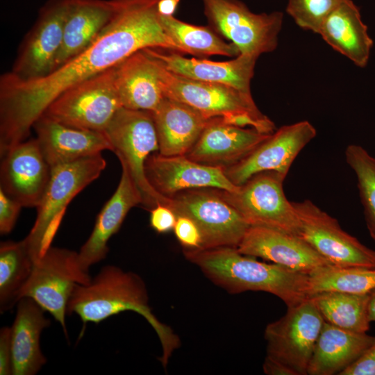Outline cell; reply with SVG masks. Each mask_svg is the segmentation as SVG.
I'll return each mask as SVG.
<instances>
[{
    "label": "cell",
    "instance_id": "d590c367",
    "mask_svg": "<svg viewBox=\"0 0 375 375\" xmlns=\"http://www.w3.org/2000/svg\"><path fill=\"white\" fill-rule=\"evenodd\" d=\"M22 207L18 201L0 189V233H9L15 226Z\"/></svg>",
    "mask_w": 375,
    "mask_h": 375
},
{
    "label": "cell",
    "instance_id": "52a82bcc",
    "mask_svg": "<svg viewBox=\"0 0 375 375\" xmlns=\"http://www.w3.org/2000/svg\"><path fill=\"white\" fill-rule=\"evenodd\" d=\"M121 108L113 67L62 92L42 115L72 127L104 131Z\"/></svg>",
    "mask_w": 375,
    "mask_h": 375
},
{
    "label": "cell",
    "instance_id": "b9f144b4",
    "mask_svg": "<svg viewBox=\"0 0 375 375\" xmlns=\"http://www.w3.org/2000/svg\"><path fill=\"white\" fill-rule=\"evenodd\" d=\"M368 317L370 322H375V289L369 293Z\"/></svg>",
    "mask_w": 375,
    "mask_h": 375
},
{
    "label": "cell",
    "instance_id": "836d02e7",
    "mask_svg": "<svg viewBox=\"0 0 375 375\" xmlns=\"http://www.w3.org/2000/svg\"><path fill=\"white\" fill-rule=\"evenodd\" d=\"M346 0H288L286 12L301 28L318 33L325 19Z\"/></svg>",
    "mask_w": 375,
    "mask_h": 375
},
{
    "label": "cell",
    "instance_id": "6da1fadb",
    "mask_svg": "<svg viewBox=\"0 0 375 375\" xmlns=\"http://www.w3.org/2000/svg\"><path fill=\"white\" fill-rule=\"evenodd\" d=\"M110 22L79 54L47 75L21 79L10 72L0 78V153L25 140L49 104L70 88L117 65L134 53L160 48L181 53L165 32L159 0H114Z\"/></svg>",
    "mask_w": 375,
    "mask_h": 375
},
{
    "label": "cell",
    "instance_id": "2e32d148",
    "mask_svg": "<svg viewBox=\"0 0 375 375\" xmlns=\"http://www.w3.org/2000/svg\"><path fill=\"white\" fill-rule=\"evenodd\" d=\"M1 158L0 189L23 207H37L51 174L37 139L18 143Z\"/></svg>",
    "mask_w": 375,
    "mask_h": 375
},
{
    "label": "cell",
    "instance_id": "8fae6325",
    "mask_svg": "<svg viewBox=\"0 0 375 375\" xmlns=\"http://www.w3.org/2000/svg\"><path fill=\"white\" fill-rule=\"evenodd\" d=\"M169 199L167 206L177 216L190 218L199 227L202 237L201 249L237 248L250 226L216 188L187 190Z\"/></svg>",
    "mask_w": 375,
    "mask_h": 375
},
{
    "label": "cell",
    "instance_id": "44dd1931",
    "mask_svg": "<svg viewBox=\"0 0 375 375\" xmlns=\"http://www.w3.org/2000/svg\"><path fill=\"white\" fill-rule=\"evenodd\" d=\"M33 128L41 151L52 167L83 158L112 151L104 131L77 128L58 122L44 115Z\"/></svg>",
    "mask_w": 375,
    "mask_h": 375
},
{
    "label": "cell",
    "instance_id": "f546056e",
    "mask_svg": "<svg viewBox=\"0 0 375 375\" xmlns=\"http://www.w3.org/2000/svg\"><path fill=\"white\" fill-rule=\"evenodd\" d=\"M325 322L344 330L367 333L369 294L331 291L309 296Z\"/></svg>",
    "mask_w": 375,
    "mask_h": 375
},
{
    "label": "cell",
    "instance_id": "d6a6232c",
    "mask_svg": "<svg viewBox=\"0 0 375 375\" xmlns=\"http://www.w3.org/2000/svg\"><path fill=\"white\" fill-rule=\"evenodd\" d=\"M345 158L355 173L367 229L375 241V157L358 144H350Z\"/></svg>",
    "mask_w": 375,
    "mask_h": 375
},
{
    "label": "cell",
    "instance_id": "ab89813d",
    "mask_svg": "<svg viewBox=\"0 0 375 375\" xmlns=\"http://www.w3.org/2000/svg\"><path fill=\"white\" fill-rule=\"evenodd\" d=\"M262 368L264 373L268 375H294L285 365L267 356L265 357Z\"/></svg>",
    "mask_w": 375,
    "mask_h": 375
},
{
    "label": "cell",
    "instance_id": "e0dca14e",
    "mask_svg": "<svg viewBox=\"0 0 375 375\" xmlns=\"http://www.w3.org/2000/svg\"><path fill=\"white\" fill-rule=\"evenodd\" d=\"M237 249L307 275L331 265L300 236L265 226H250Z\"/></svg>",
    "mask_w": 375,
    "mask_h": 375
},
{
    "label": "cell",
    "instance_id": "8d00e7d4",
    "mask_svg": "<svg viewBox=\"0 0 375 375\" xmlns=\"http://www.w3.org/2000/svg\"><path fill=\"white\" fill-rule=\"evenodd\" d=\"M150 214V225L158 233H166L174 229L177 215L169 206L159 203Z\"/></svg>",
    "mask_w": 375,
    "mask_h": 375
},
{
    "label": "cell",
    "instance_id": "83f0119b",
    "mask_svg": "<svg viewBox=\"0 0 375 375\" xmlns=\"http://www.w3.org/2000/svg\"><path fill=\"white\" fill-rule=\"evenodd\" d=\"M367 333L342 329L324 322L308 368L309 375L340 374L374 342Z\"/></svg>",
    "mask_w": 375,
    "mask_h": 375
},
{
    "label": "cell",
    "instance_id": "ba28073f",
    "mask_svg": "<svg viewBox=\"0 0 375 375\" xmlns=\"http://www.w3.org/2000/svg\"><path fill=\"white\" fill-rule=\"evenodd\" d=\"M91 280L81 268L77 252L50 246L35 262L19 301L33 299L60 324L67 335L65 315L71 295L76 285H88Z\"/></svg>",
    "mask_w": 375,
    "mask_h": 375
},
{
    "label": "cell",
    "instance_id": "484cf974",
    "mask_svg": "<svg viewBox=\"0 0 375 375\" xmlns=\"http://www.w3.org/2000/svg\"><path fill=\"white\" fill-rule=\"evenodd\" d=\"M45 310L33 299L24 297L17 303L15 319L11 328L13 375H33L47 362L42 353V331L50 325Z\"/></svg>",
    "mask_w": 375,
    "mask_h": 375
},
{
    "label": "cell",
    "instance_id": "5b68a950",
    "mask_svg": "<svg viewBox=\"0 0 375 375\" xmlns=\"http://www.w3.org/2000/svg\"><path fill=\"white\" fill-rule=\"evenodd\" d=\"M106 167V162L99 153L51 167L48 184L36 207L35 223L23 240L35 262L51 246L69 203Z\"/></svg>",
    "mask_w": 375,
    "mask_h": 375
},
{
    "label": "cell",
    "instance_id": "9a60e30c",
    "mask_svg": "<svg viewBox=\"0 0 375 375\" xmlns=\"http://www.w3.org/2000/svg\"><path fill=\"white\" fill-rule=\"evenodd\" d=\"M316 135L308 121L283 126L244 158L224 168V174L236 186L262 172L274 171L286 176L296 157Z\"/></svg>",
    "mask_w": 375,
    "mask_h": 375
},
{
    "label": "cell",
    "instance_id": "3957f363",
    "mask_svg": "<svg viewBox=\"0 0 375 375\" xmlns=\"http://www.w3.org/2000/svg\"><path fill=\"white\" fill-rule=\"evenodd\" d=\"M183 253L211 281L229 293L265 292L278 297L288 308L309 297L308 275L259 261L256 257L240 253L237 248L183 249Z\"/></svg>",
    "mask_w": 375,
    "mask_h": 375
},
{
    "label": "cell",
    "instance_id": "e575fe53",
    "mask_svg": "<svg viewBox=\"0 0 375 375\" xmlns=\"http://www.w3.org/2000/svg\"><path fill=\"white\" fill-rule=\"evenodd\" d=\"M174 234L185 250H200L202 248L201 231L190 218L178 215L174 227Z\"/></svg>",
    "mask_w": 375,
    "mask_h": 375
},
{
    "label": "cell",
    "instance_id": "d4e9b609",
    "mask_svg": "<svg viewBox=\"0 0 375 375\" xmlns=\"http://www.w3.org/2000/svg\"><path fill=\"white\" fill-rule=\"evenodd\" d=\"M115 81L124 108L153 112L165 97L156 62L144 49L115 66Z\"/></svg>",
    "mask_w": 375,
    "mask_h": 375
},
{
    "label": "cell",
    "instance_id": "7402d4cb",
    "mask_svg": "<svg viewBox=\"0 0 375 375\" xmlns=\"http://www.w3.org/2000/svg\"><path fill=\"white\" fill-rule=\"evenodd\" d=\"M118 186L97 217L94 228L81 247L78 260L83 271L104 259L108 252L110 238L120 228L127 213L134 206L142 204L141 193L125 167Z\"/></svg>",
    "mask_w": 375,
    "mask_h": 375
},
{
    "label": "cell",
    "instance_id": "ffe728a7",
    "mask_svg": "<svg viewBox=\"0 0 375 375\" xmlns=\"http://www.w3.org/2000/svg\"><path fill=\"white\" fill-rule=\"evenodd\" d=\"M270 134L212 118L185 156L197 162L224 169L244 158Z\"/></svg>",
    "mask_w": 375,
    "mask_h": 375
},
{
    "label": "cell",
    "instance_id": "ac0fdd59",
    "mask_svg": "<svg viewBox=\"0 0 375 375\" xmlns=\"http://www.w3.org/2000/svg\"><path fill=\"white\" fill-rule=\"evenodd\" d=\"M144 170L151 185L167 198L191 189L235 191L238 187L228 179L224 168L197 162L185 155L167 156L153 153L145 162Z\"/></svg>",
    "mask_w": 375,
    "mask_h": 375
},
{
    "label": "cell",
    "instance_id": "cb8c5ba5",
    "mask_svg": "<svg viewBox=\"0 0 375 375\" xmlns=\"http://www.w3.org/2000/svg\"><path fill=\"white\" fill-rule=\"evenodd\" d=\"M115 10L114 0H69L62 45L53 70L85 50L110 22Z\"/></svg>",
    "mask_w": 375,
    "mask_h": 375
},
{
    "label": "cell",
    "instance_id": "4316f807",
    "mask_svg": "<svg viewBox=\"0 0 375 375\" xmlns=\"http://www.w3.org/2000/svg\"><path fill=\"white\" fill-rule=\"evenodd\" d=\"M318 34L358 67H365L367 65L373 40L352 0H346L338 6L325 19Z\"/></svg>",
    "mask_w": 375,
    "mask_h": 375
},
{
    "label": "cell",
    "instance_id": "277c9868",
    "mask_svg": "<svg viewBox=\"0 0 375 375\" xmlns=\"http://www.w3.org/2000/svg\"><path fill=\"white\" fill-rule=\"evenodd\" d=\"M153 58L165 97L185 103L209 119L221 118L226 124L249 126L262 133L276 130L274 123L258 108L251 93L178 75Z\"/></svg>",
    "mask_w": 375,
    "mask_h": 375
},
{
    "label": "cell",
    "instance_id": "74e56055",
    "mask_svg": "<svg viewBox=\"0 0 375 375\" xmlns=\"http://www.w3.org/2000/svg\"><path fill=\"white\" fill-rule=\"evenodd\" d=\"M339 375H375V338L359 358Z\"/></svg>",
    "mask_w": 375,
    "mask_h": 375
},
{
    "label": "cell",
    "instance_id": "30bf717a",
    "mask_svg": "<svg viewBox=\"0 0 375 375\" xmlns=\"http://www.w3.org/2000/svg\"><path fill=\"white\" fill-rule=\"evenodd\" d=\"M285 177L274 171L262 172L235 191L216 190L249 226H265L299 235V218L283 190Z\"/></svg>",
    "mask_w": 375,
    "mask_h": 375
},
{
    "label": "cell",
    "instance_id": "1f68e13d",
    "mask_svg": "<svg viewBox=\"0 0 375 375\" xmlns=\"http://www.w3.org/2000/svg\"><path fill=\"white\" fill-rule=\"evenodd\" d=\"M375 289V268L326 265L308 275V295L338 291L369 294Z\"/></svg>",
    "mask_w": 375,
    "mask_h": 375
},
{
    "label": "cell",
    "instance_id": "60d3db41",
    "mask_svg": "<svg viewBox=\"0 0 375 375\" xmlns=\"http://www.w3.org/2000/svg\"><path fill=\"white\" fill-rule=\"evenodd\" d=\"M180 0H159L157 4L158 15L163 16L174 15Z\"/></svg>",
    "mask_w": 375,
    "mask_h": 375
},
{
    "label": "cell",
    "instance_id": "d6986e66",
    "mask_svg": "<svg viewBox=\"0 0 375 375\" xmlns=\"http://www.w3.org/2000/svg\"><path fill=\"white\" fill-rule=\"evenodd\" d=\"M144 50L174 74L197 81L226 85L251 93L250 84L257 57L239 54L234 59L217 62L189 58L180 53L160 48Z\"/></svg>",
    "mask_w": 375,
    "mask_h": 375
},
{
    "label": "cell",
    "instance_id": "8992f818",
    "mask_svg": "<svg viewBox=\"0 0 375 375\" xmlns=\"http://www.w3.org/2000/svg\"><path fill=\"white\" fill-rule=\"evenodd\" d=\"M118 157L139 189L142 206L151 210L161 203L167 206L169 198L158 193L147 179L144 165L149 156L158 152L159 147L152 112L121 108L104 131Z\"/></svg>",
    "mask_w": 375,
    "mask_h": 375
},
{
    "label": "cell",
    "instance_id": "603a6c76",
    "mask_svg": "<svg viewBox=\"0 0 375 375\" xmlns=\"http://www.w3.org/2000/svg\"><path fill=\"white\" fill-rule=\"evenodd\" d=\"M151 112L158 153L167 156L186 155L211 119L192 107L166 97Z\"/></svg>",
    "mask_w": 375,
    "mask_h": 375
},
{
    "label": "cell",
    "instance_id": "7a4b0ae2",
    "mask_svg": "<svg viewBox=\"0 0 375 375\" xmlns=\"http://www.w3.org/2000/svg\"><path fill=\"white\" fill-rule=\"evenodd\" d=\"M124 311L140 315L153 328L162 350L159 360L165 368L181 340L152 312L145 284L138 274L106 265L89 284L76 285L67 305V314H76L84 325L99 324Z\"/></svg>",
    "mask_w": 375,
    "mask_h": 375
},
{
    "label": "cell",
    "instance_id": "4fadbf2b",
    "mask_svg": "<svg viewBox=\"0 0 375 375\" xmlns=\"http://www.w3.org/2000/svg\"><path fill=\"white\" fill-rule=\"evenodd\" d=\"M292 204L300 222L299 236L331 265L375 268V250L344 231L335 218L309 199Z\"/></svg>",
    "mask_w": 375,
    "mask_h": 375
},
{
    "label": "cell",
    "instance_id": "f1b7e54d",
    "mask_svg": "<svg viewBox=\"0 0 375 375\" xmlns=\"http://www.w3.org/2000/svg\"><path fill=\"white\" fill-rule=\"evenodd\" d=\"M159 19L165 32L180 47L183 54L198 57H236L240 54L232 42H225L210 26L189 24L174 15H159Z\"/></svg>",
    "mask_w": 375,
    "mask_h": 375
},
{
    "label": "cell",
    "instance_id": "f35d334b",
    "mask_svg": "<svg viewBox=\"0 0 375 375\" xmlns=\"http://www.w3.org/2000/svg\"><path fill=\"white\" fill-rule=\"evenodd\" d=\"M0 374H12L10 327H3L0 331Z\"/></svg>",
    "mask_w": 375,
    "mask_h": 375
},
{
    "label": "cell",
    "instance_id": "9c48e42d",
    "mask_svg": "<svg viewBox=\"0 0 375 375\" xmlns=\"http://www.w3.org/2000/svg\"><path fill=\"white\" fill-rule=\"evenodd\" d=\"M209 26L230 40L240 54L258 58L274 51L283 14L254 13L239 0H201Z\"/></svg>",
    "mask_w": 375,
    "mask_h": 375
},
{
    "label": "cell",
    "instance_id": "7c38bea8",
    "mask_svg": "<svg viewBox=\"0 0 375 375\" xmlns=\"http://www.w3.org/2000/svg\"><path fill=\"white\" fill-rule=\"evenodd\" d=\"M309 299L292 307L265 330L267 356L291 369L294 375L308 374L313 351L324 323Z\"/></svg>",
    "mask_w": 375,
    "mask_h": 375
},
{
    "label": "cell",
    "instance_id": "4dcf8cb0",
    "mask_svg": "<svg viewBox=\"0 0 375 375\" xmlns=\"http://www.w3.org/2000/svg\"><path fill=\"white\" fill-rule=\"evenodd\" d=\"M35 260L24 240L6 241L0 245V311L18 303L20 292L28 280Z\"/></svg>",
    "mask_w": 375,
    "mask_h": 375
},
{
    "label": "cell",
    "instance_id": "5bb4252c",
    "mask_svg": "<svg viewBox=\"0 0 375 375\" xmlns=\"http://www.w3.org/2000/svg\"><path fill=\"white\" fill-rule=\"evenodd\" d=\"M69 0H49L19 49L10 72L21 79L43 77L53 70L62 45Z\"/></svg>",
    "mask_w": 375,
    "mask_h": 375
}]
</instances>
